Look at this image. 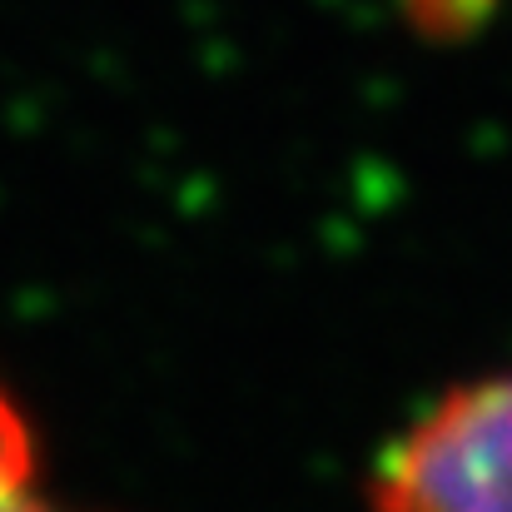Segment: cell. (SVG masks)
I'll return each mask as SVG.
<instances>
[{"instance_id":"7a4b0ae2","label":"cell","mask_w":512,"mask_h":512,"mask_svg":"<svg viewBox=\"0 0 512 512\" xmlns=\"http://www.w3.org/2000/svg\"><path fill=\"white\" fill-rule=\"evenodd\" d=\"M35 488V433L20 403L0 388V503Z\"/></svg>"},{"instance_id":"6da1fadb","label":"cell","mask_w":512,"mask_h":512,"mask_svg":"<svg viewBox=\"0 0 512 512\" xmlns=\"http://www.w3.org/2000/svg\"><path fill=\"white\" fill-rule=\"evenodd\" d=\"M373 512H512V373L423 408L368 478Z\"/></svg>"},{"instance_id":"3957f363","label":"cell","mask_w":512,"mask_h":512,"mask_svg":"<svg viewBox=\"0 0 512 512\" xmlns=\"http://www.w3.org/2000/svg\"><path fill=\"white\" fill-rule=\"evenodd\" d=\"M0 512H65V508H55V503H45L35 488L30 493H20V498H10V503H0Z\"/></svg>"}]
</instances>
